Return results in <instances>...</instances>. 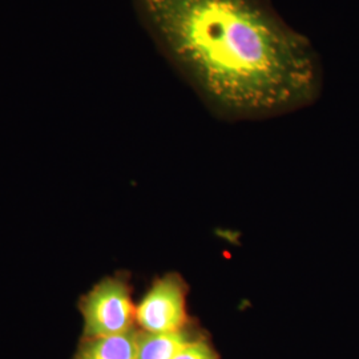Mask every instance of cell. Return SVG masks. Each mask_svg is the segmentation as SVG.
<instances>
[{
	"mask_svg": "<svg viewBox=\"0 0 359 359\" xmlns=\"http://www.w3.org/2000/svg\"><path fill=\"white\" fill-rule=\"evenodd\" d=\"M158 52L222 114L257 116L311 102L321 65L269 0H132Z\"/></svg>",
	"mask_w": 359,
	"mask_h": 359,
	"instance_id": "1",
	"label": "cell"
},
{
	"mask_svg": "<svg viewBox=\"0 0 359 359\" xmlns=\"http://www.w3.org/2000/svg\"><path fill=\"white\" fill-rule=\"evenodd\" d=\"M84 338L127 333L136 322V306L121 278H105L80 301Z\"/></svg>",
	"mask_w": 359,
	"mask_h": 359,
	"instance_id": "2",
	"label": "cell"
},
{
	"mask_svg": "<svg viewBox=\"0 0 359 359\" xmlns=\"http://www.w3.org/2000/svg\"><path fill=\"white\" fill-rule=\"evenodd\" d=\"M185 321L184 287L175 276L157 280L136 306V322L145 333L182 332Z\"/></svg>",
	"mask_w": 359,
	"mask_h": 359,
	"instance_id": "3",
	"label": "cell"
},
{
	"mask_svg": "<svg viewBox=\"0 0 359 359\" xmlns=\"http://www.w3.org/2000/svg\"><path fill=\"white\" fill-rule=\"evenodd\" d=\"M139 333H127L84 338L74 359H137Z\"/></svg>",
	"mask_w": 359,
	"mask_h": 359,
	"instance_id": "4",
	"label": "cell"
},
{
	"mask_svg": "<svg viewBox=\"0 0 359 359\" xmlns=\"http://www.w3.org/2000/svg\"><path fill=\"white\" fill-rule=\"evenodd\" d=\"M189 341L184 332L139 333L137 359H175Z\"/></svg>",
	"mask_w": 359,
	"mask_h": 359,
	"instance_id": "5",
	"label": "cell"
},
{
	"mask_svg": "<svg viewBox=\"0 0 359 359\" xmlns=\"http://www.w3.org/2000/svg\"><path fill=\"white\" fill-rule=\"evenodd\" d=\"M175 359H217L213 350L204 341H189Z\"/></svg>",
	"mask_w": 359,
	"mask_h": 359,
	"instance_id": "6",
	"label": "cell"
}]
</instances>
